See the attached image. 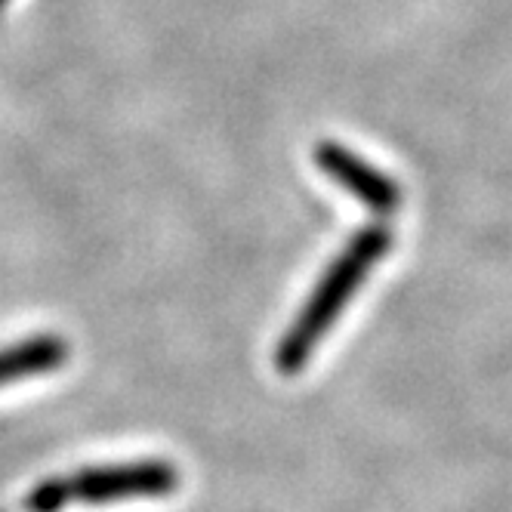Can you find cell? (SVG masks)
Listing matches in <instances>:
<instances>
[{
  "instance_id": "6da1fadb",
  "label": "cell",
  "mask_w": 512,
  "mask_h": 512,
  "mask_svg": "<svg viewBox=\"0 0 512 512\" xmlns=\"http://www.w3.org/2000/svg\"><path fill=\"white\" fill-rule=\"evenodd\" d=\"M389 247H392V235L383 226H371V229H361L352 235L346 250L327 266V272L315 284L312 297L303 303L297 321L290 324L287 334L281 337V343L275 349L278 374L294 377L306 368L312 352L324 340V334L331 331V324L343 315V309L355 297V290L380 263V256L389 253Z\"/></svg>"
},
{
  "instance_id": "3957f363",
  "label": "cell",
  "mask_w": 512,
  "mask_h": 512,
  "mask_svg": "<svg viewBox=\"0 0 512 512\" xmlns=\"http://www.w3.org/2000/svg\"><path fill=\"white\" fill-rule=\"evenodd\" d=\"M315 164L327 179H334L337 186H343L352 198H358L374 213H392L401 201L398 182L392 176L374 170L364 158L349 152L346 145L318 142L315 145Z\"/></svg>"
},
{
  "instance_id": "5b68a950",
  "label": "cell",
  "mask_w": 512,
  "mask_h": 512,
  "mask_svg": "<svg viewBox=\"0 0 512 512\" xmlns=\"http://www.w3.org/2000/svg\"><path fill=\"white\" fill-rule=\"evenodd\" d=\"M68 506V494H65V479H53V482H44L31 491L28 497V509L31 512H59Z\"/></svg>"
},
{
  "instance_id": "277c9868",
  "label": "cell",
  "mask_w": 512,
  "mask_h": 512,
  "mask_svg": "<svg viewBox=\"0 0 512 512\" xmlns=\"http://www.w3.org/2000/svg\"><path fill=\"white\" fill-rule=\"evenodd\" d=\"M65 358H68V343L59 340L56 334H41L16 346H4L0 349V389L16 380L53 374L62 368Z\"/></svg>"
},
{
  "instance_id": "7a4b0ae2",
  "label": "cell",
  "mask_w": 512,
  "mask_h": 512,
  "mask_svg": "<svg viewBox=\"0 0 512 512\" xmlns=\"http://www.w3.org/2000/svg\"><path fill=\"white\" fill-rule=\"evenodd\" d=\"M179 485V472L164 460L93 466L65 479L68 503H115L136 497H167Z\"/></svg>"
},
{
  "instance_id": "8992f818",
  "label": "cell",
  "mask_w": 512,
  "mask_h": 512,
  "mask_svg": "<svg viewBox=\"0 0 512 512\" xmlns=\"http://www.w3.org/2000/svg\"><path fill=\"white\" fill-rule=\"evenodd\" d=\"M7 4H10V0H0V10H4V7H7Z\"/></svg>"
}]
</instances>
